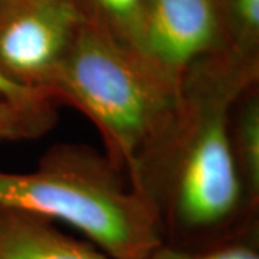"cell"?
<instances>
[{"mask_svg": "<svg viewBox=\"0 0 259 259\" xmlns=\"http://www.w3.org/2000/svg\"><path fill=\"white\" fill-rule=\"evenodd\" d=\"M146 0H87V20L128 44L137 28Z\"/></svg>", "mask_w": 259, "mask_h": 259, "instance_id": "10", "label": "cell"}, {"mask_svg": "<svg viewBox=\"0 0 259 259\" xmlns=\"http://www.w3.org/2000/svg\"><path fill=\"white\" fill-rule=\"evenodd\" d=\"M58 105L52 100L13 101L0 97V143L42 137L58 121Z\"/></svg>", "mask_w": 259, "mask_h": 259, "instance_id": "8", "label": "cell"}, {"mask_svg": "<svg viewBox=\"0 0 259 259\" xmlns=\"http://www.w3.org/2000/svg\"><path fill=\"white\" fill-rule=\"evenodd\" d=\"M49 91L59 105L74 107L93 122L104 154L130 182L171 127L182 83L87 20Z\"/></svg>", "mask_w": 259, "mask_h": 259, "instance_id": "2", "label": "cell"}, {"mask_svg": "<svg viewBox=\"0 0 259 259\" xmlns=\"http://www.w3.org/2000/svg\"><path fill=\"white\" fill-rule=\"evenodd\" d=\"M259 88H249L236 101L231 118L232 148L250 207H259Z\"/></svg>", "mask_w": 259, "mask_h": 259, "instance_id": "7", "label": "cell"}, {"mask_svg": "<svg viewBox=\"0 0 259 259\" xmlns=\"http://www.w3.org/2000/svg\"><path fill=\"white\" fill-rule=\"evenodd\" d=\"M256 233L253 229L203 248H183L164 242L147 259H259Z\"/></svg>", "mask_w": 259, "mask_h": 259, "instance_id": "9", "label": "cell"}, {"mask_svg": "<svg viewBox=\"0 0 259 259\" xmlns=\"http://www.w3.org/2000/svg\"><path fill=\"white\" fill-rule=\"evenodd\" d=\"M0 97L8 98L13 101H37V100H52L55 101L51 95L35 90H29L25 87H20L18 83L9 81L6 76L0 74Z\"/></svg>", "mask_w": 259, "mask_h": 259, "instance_id": "11", "label": "cell"}, {"mask_svg": "<svg viewBox=\"0 0 259 259\" xmlns=\"http://www.w3.org/2000/svg\"><path fill=\"white\" fill-rule=\"evenodd\" d=\"M85 22L76 0H18L6 6L0 10V74L52 97L51 83Z\"/></svg>", "mask_w": 259, "mask_h": 259, "instance_id": "4", "label": "cell"}, {"mask_svg": "<svg viewBox=\"0 0 259 259\" xmlns=\"http://www.w3.org/2000/svg\"><path fill=\"white\" fill-rule=\"evenodd\" d=\"M0 207L64 223L112 259H147L166 242L156 204L83 144L52 146L32 171H0Z\"/></svg>", "mask_w": 259, "mask_h": 259, "instance_id": "3", "label": "cell"}, {"mask_svg": "<svg viewBox=\"0 0 259 259\" xmlns=\"http://www.w3.org/2000/svg\"><path fill=\"white\" fill-rule=\"evenodd\" d=\"M258 83V56L238 49L185 75L171 127L128 182L156 204L166 243L203 248L258 229L231 139L233 107Z\"/></svg>", "mask_w": 259, "mask_h": 259, "instance_id": "1", "label": "cell"}, {"mask_svg": "<svg viewBox=\"0 0 259 259\" xmlns=\"http://www.w3.org/2000/svg\"><path fill=\"white\" fill-rule=\"evenodd\" d=\"M15 2H18V0H0V10L5 9L6 6H9V5L15 3Z\"/></svg>", "mask_w": 259, "mask_h": 259, "instance_id": "12", "label": "cell"}, {"mask_svg": "<svg viewBox=\"0 0 259 259\" xmlns=\"http://www.w3.org/2000/svg\"><path fill=\"white\" fill-rule=\"evenodd\" d=\"M130 47L179 83L194 65L236 49L225 40L219 0H146Z\"/></svg>", "mask_w": 259, "mask_h": 259, "instance_id": "5", "label": "cell"}, {"mask_svg": "<svg viewBox=\"0 0 259 259\" xmlns=\"http://www.w3.org/2000/svg\"><path fill=\"white\" fill-rule=\"evenodd\" d=\"M0 259H112L33 213L0 207Z\"/></svg>", "mask_w": 259, "mask_h": 259, "instance_id": "6", "label": "cell"}]
</instances>
